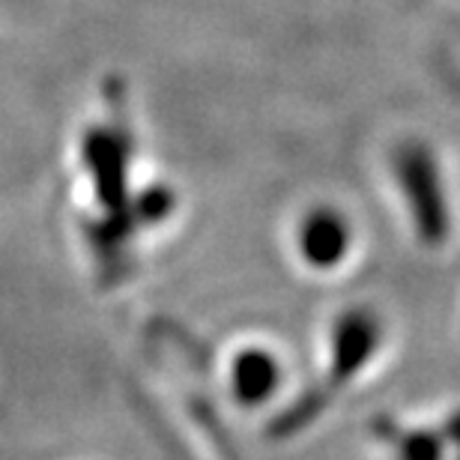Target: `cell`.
I'll return each mask as SVG.
<instances>
[{
    "mask_svg": "<svg viewBox=\"0 0 460 460\" xmlns=\"http://www.w3.org/2000/svg\"><path fill=\"white\" fill-rule=\"evenodd\" d=\"M75 177L87 200L81 234L96 275L105 284L132 279L180 227L186 200L177 180L146 153L123 78H105L81 119Z\"/></svg>",
    "mask_w": 460,
    "mask_h": 460,
    "instance_id": "6da1fadb",
    "label": "cell"
},
{
    "mask_svg": "<svg viewBox=\"0 0 460 460\" xmlns=\"http://www.w3.org/2000/svg\"><path fill=\"white\" fill-rule=\"evenodd\" d=\"M365 452L367 460H460V401L374 419Z\"/></svg>",
    "mask_w": 460,
    "mask_h": 460,
    "instance_id": "52a82bcc",
    "label": "cell"
},
{
    "mask_svg": "<svg viewBox=\"0 0 460 460\" xmlns=\"http://www.w3.org/2000/svg\"><path fill=\"white\" fill-rule=\"evenodd\" d=\"M141 358L155 410L164 412L182 452L195 460H234L225 428V407L209 374V347L195 344L177 323H150Z\"/></svg>",
    "mask_w": 460,
    "mask_h": 460,
    "instance_id": "277c9868",
    "label": "cell"
},
{
    "mask_svg": "<svg viewBox=\"0 0 460 460\" xmlns=\"http://www.w3.org/2000/svg\"><path fill=\"white\" fill-rule=\"evenodd\" d=\"M209 374L225 412L257 419L263 434L288 412L302 380L290 347L261 329H239L218 341L209 349Z\"/></svg>",
    "mask_w": 460,
    "mask_h": 460,
    "instance_id": "5b68a950",
    "label": "cell"
},
{
    "mask_svg": "<svg viewBox=\"0 0 460 460\" xmlns=\"http://www.w3.org/2000/svg\"><path fill=\"white\" fill-rule=\"evenodd\" d=\"M392 320L374 302H344L317 329L308 365L288 412L275 421L270 439H293L317 428L338 403L376 380L392 358Z\"/></svg>",
    "mask_w": 460,
    "mask_h": 460,
    "instance_id": "7a4b0ae2",
    "label": "cell"
},
{
    "mask_svg": "<svg viewBox=\"0 0 460 460\" xmlns=\"http://www.w3.org/2000/svg\"><path fill=\"white\" fill-rule=\"evenodd\" d=\"M281 243L290 270L317 284L341 281L365 261L362 222L332 198H311L293 209Z\"/></svg>",
    "mask_w": 460,
    "mask_h": 460,
    "instance_id": "8992f818",
    "label": "cell"
},
{
    "mask_svg": "<svg viewBox=\"0 0 460 460\" xmlns=\"http://www.w3.org/2000/svg\"><path fill=\"white\" fill-rule=\"evenodd\" d=\"M455 4H460V0H455Z\"/></svg>",
    "mask_w": 460,
    "mask_h": 460,
    "instance_id": "ba28073f",
    "label": "cell"
},
{
    "mask_svg": "<svg viewBox=\"0 0 460 460\" xmlns=\"http://www.w3.org/2000/svg\"><path fill=\"white\" fill-rule=\"evenodd\" d=\"M376 180L401 234L428 257L460 243V173L446 144L425 128H398L376 150Z\"/></svg>",
    "mask_w": 460,
    "mask_h": 460,
    "instance_id": "3957f363",
    "label": "cell"
}]
</instances>
